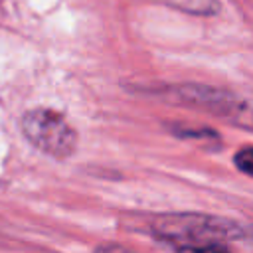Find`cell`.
<instances>
[{"label":"cell","instance_id":"cell-5","mask_svg":"<svg viewBox=\"0 0 253 253\" xmlns=\"http://www.w3.org/2000/svg\"><path fill=\"white\" fill-rule=\"evenodd\" d=\"M95 253H128V251H123V249H117V247H101Z\"/></svg>","mask_w":253,"mask_h":253},{"label":"cell","instance_id":"cell-3","mask_svg":"<svg viewBox=\"0 0 253 253\" xmlns=\"http://www.w3.org/2000/svg\"><path fill=\"white\" fill-rule=\"evenodd\" d=\"M176 253H231L223 243H196V245H178Z\"/></svg>","mask_w":253,"mask_h":253},{"label":"cell","instance_id":"cell-2","mask_svg":"<svg viewBox=\"0 0 253 253\" xmlns=\"http://www.w3.org/2000/svg\"><path fill=\"white\" fill-rule=\"evenodd\" d=\"M24 136L42 152L53 158H67L77 146V132L65 117L51 109L28 111L22 119Z\"/></svg>","mask_w":253,"mask_h":253},{"label":"cell","instance_id":"cell-1","mask_svg":"<svg viewBox=\"0 0 253 253\" xmlns=\"http://www.w3.org/2000/svg\"><path fill=\"white\" fill-rule=\"evenodd\" d=\"M156 237L176 245L223 243L243 235L239 223L204 213H168L152 221Z\"/></svg>","mask_w":253,"mask_h":253},{"label":"cell","instance_id":"cell-4","mask_svg":"<svg viewBox=\"0 0 253 253\" xmlns=\"http://www.w3.org/2000/svg\"><path fill=\"white\" fill-rule=\"evenodd\" d=\"M235 166L243 174H251L253 172V152H251V146H245L241 152L235 154Z\"/></svg>","mask_w":253,"mask_h":253}]
</instances>
